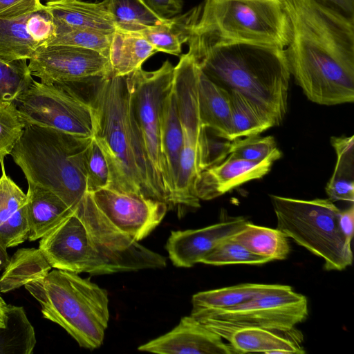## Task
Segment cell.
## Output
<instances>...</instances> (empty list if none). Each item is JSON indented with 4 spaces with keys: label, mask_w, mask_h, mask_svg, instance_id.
I'll list each match as a JSON object with an SVG mask.
<instances>
[{
    "label": "cell",
    "mask_w": 354,
    "mask_h": 354,
    "mask_svg": "<svg viewBox=\"0 0 354 354\" xmlns=\"http://www.w3.org/2000/svg\"><path fill=\"white\" fill-rule=\"evenodd\" d=\"M291 35L285 48L290 75L322 105L354 101V19L317 0H283Z\"/></svg>",
    "instance_id": "6da1fadb"
},
{
    "label": "cell",
    "mask_w": 354,
    "mask_h": 354,
    "mask_svg": "<svg viewBox=\"0 0 354 354\" xmlns=\"http://www.w3.org/2000/svg\"><path fill=\"white\" fill-rule=\"evenodd\" d=\"M39 248L52 268L92 275L162 268L165 257L117 229L86 193L73 213L44 235Z\"/></svg>",
    "instance_id": "7a4b0ae2"
},
{
    "label": "cell",
    "mask_w": 354,
    "mask_h": 354,
    "mask_svg": "<svg viewBox=\"0 0 354 354\" xmlns=\"http://www.w3.org/2000/svg\"><path fill=\"white\" fill-rule=\"evenodd\" d=\"M188 53L203 73L228 93L243 95L275 126L288 109L290 73L285 48L215 40L191 34Z\"/></svg>",
    "instance_id": "3957f363"
},
{
    "label": "cell",
    "mask_w": 354,
    "mask_h": 354,
    "mask_svg": "<svg viewBox=\"0 0 354 354\" xmlns=\"http://www.w3.org/2000/svg\"><path fill=\"white\" fill-rule=\"evenodd\" d=\"M92 140L27 124L10 155L28 183L53 192L74 210L87 193L86 158Z\"/></svg>",
    "instance_id": "277c9868"
},
{
    "label": "cell",
    "mask_w": 354,
    "mask_h": 354,
    "mask_svg": "<svg viewBox=\"0 0 354 354\" xmlns=\"http://www.w3.org/2000/svg\"><path fill=\"white\" fill-rule=\"evenodd\" d=\"M174 72V66L166 60L156 71L141 67L127 75L130 123L149 196L168 207H174V189L162 149L161 115Z\"/></svg>",
    "instance_id": "5b68a950"
},
{
    "label": "cell",
    "mask_w": 354,
    "mask_h": 354,
    "mask_svg": "<svg viewBox=\"0 0 354 354\" xmlns=\"http://www.w3.org/2000/svg\"><path fill=\"white\" fill-rule=\"evenodd\" d=\"M25 288L40 304L44 317L62 327L80 346L93 350L103 344L109 295L90 278L56 269Z\"/></svg>",
    "instance_id": "8992f818"
},
{
    "label": "cell",
    "mask_w": 354,
    "mask_h": 354,
    "mask_svg": "<svg viewBox=\"0 0 354 354\" xmlns=\"http://www.w3.org/2000/svg\"><path fill=\"white\" fill-rule=\"evenodd\" d=\"M91 100L95 111L93 138L108 164V188L149 197L130 123L127 75L97 80Z\"/></svg>",
    "instance_id": "52a82bcc"
},
{
    "label": "cell",
    "mask_w": 354,
    "mask_h": 354,
    "mask_svg": "<svg viewBox=\"0 0 354 354\" xmlns=\"http://www.w3.org/2000/svg\"><path fill=\"white\" fill-rule=\"evenodd\" d=\"M192 34L285 48L291 29L283 0H204Z\"/></svg>",
    "instance_id": "ba28073f"
},
{
    "label": "cell",
    "mask_w": 354,
    "mask_h": 354,
    "mask_svg": "<svg viewBox=\"0 0 354 354\" xmlns=\"http://www.w3.org/2000/svg\"><path fill=\"white\" fill-rule=\"evenodd\" d=\"M277 228L313 254L326 270H343L353 262L351 241L339 223L341 210L330 200L270 196Z\"/></svg>",
    "instance_id": "9c48e42d"
},
{
    "label": "cell",
    "mask_w": 354,
    "mask_h": 354,
    "mask_svg": "<svg viewBox=\"0 0 354 354\" xmlns=\"http://www.w3.org/2000/svg\"><path fill=\"white\" fill-rule=\"evenodd\" d=\"M191 315L228 341L234 332L245 328L288 332L307 318L308 308L304 295L279 285L238 306L192 311Z\"/></svg>",
    "instance_id": "30bf717a"
},
{
    "label": "cell",
    "mask_w": 354,
    "mask_h": 354,
    "mask_svg": "<svg viewBox=\"0 0 354 354\" xmlns=\"http://www.w3.org/2000/svg\"><path fill=\"white\" fill-rule=\"evenodd\" d=\"M199 67L189 53L183 55L174 67L175 92L183 135L180 168L175 187L174 206L197 208L200 200L195 184L202 171L205 128L202 125L198 102Z\"/></svg>",
    "instance_id": "8fae6325"
},
{
    "label": "cell",
    "mask_w": 354,
    "mask_h": 354,
    "mask_svg": "<svg viewBox=\"0 0 354 354\" xmlns=\"http://www.w3.org/2000/svg\"><path fill=\"white\" fill-rule=\"evenodd\" d=\"M15 102L27 124L93 138L95 111L92 102L69 85L45 84L33 80Z\"/></svg>",
    "instance_id": "7c38bea8"
},
{
    "label": "cell",
    "mask_w": 354,
    "mask_h": 354,
    "mask_svg": "<svg viewBox=\"0 0 354 354\" xmlns=\"http://www.w3.org/2000/svg\"><path fill=\"white\" fill-rule=\"evenodd\" d=\"M28 60L31 75L45 84L85 83L111 75L109 57L82 47L46 45L39 47Z\"/></svg>",
    "instance_id": "4fadbf2b"
},
{
    "label": "cell",
    "mask_w": 354,
    "mask_h": 354,
    "mask_svg": "<svg viewBox=\"0 0 354 354\" xmlns=\"http://www.w3.org/2000/svg\"><path fill=\"white\" fill-rule=\"evenodd\" d=\"M97 207L117 229L137 241L161 223L167 203L144 195L103 188L91 193Z\"/></svg>",
    "instance_id": "5bb4252c"
},
{
    "label": "cell",
    "mask_w": 354,
    "mask_h": 354,
    "mask_svg": "<svg viewBox=\"0 0 354 354\" xmlns=\"http://www.w3.org/2000/svg\"><path fill=\"white\" fill-rule=\"evenodd\" d=\"M55 37L51 15L44 8L21 17L0 19V59H29L41 46Z\"/></svg>",
    "instance_id": "9a60e30c"
},
{
    "label": "cell",
    "mask_w": 354,
    "mask_h": 354,
    "mask_svg": "<svg viewBox=\"0 0 354 354\" xmlns=\"http://www.w3.org/2000/svg\"><path fill=\"white\" fill-rule=\"evenodd\" d=\"M159 354H234L230 344L195 317L185 316L168 333L138 348Z\"/></svg>",
    "instance_id": "2e32d148"
},
{
    "label": "cell",
    "mask_w": 354,
    "mask_h": 354,
    "mask_svg": "<svg viewBox=\"0 0 354 354\" xmlns=\"http://www.w3.org/2000/svg\"><path fill=\"white\" fill-rule=\"evenodd\" d=\"M248 221L243 216L196 230L171 231L166 243L169 259L178 268H190L225 239L237 233Z\"/></svg>",
    "instance_id": "e0dca14e"
},
{
    "label": "cell",
    "mask_w": 354,
    "mask_h": 354,
    "mask_svg": "<svg viewBox=\"0 0 354 354\" xmlns=\"http://www.w3.org/2000/svg\"><path fill=\"white\" fill-rule=\"evenodd\" d=\"M281 157L277 149L261 161H253L230 155L222 162L203 170L198 175L195 192L199 200H212L241 185L266 175L273 162Z\"/></svg>",
    "instance_id": "ac0fdd59"
},
{
    "label": "cell",
    "mask_w": 354,
    "mask_h": 354,
    "mask_svg": "<svg viewBox=\"0 0 354 354\" xmlns=\"http://www.w3.org/2000/svg\"><path fill=\"white\" fill-rule=\"evenodd\" d=\"M0 176V242L7 248L28 239L27 196L6 174L4 165Z\"/></svg>",
    "instance_id": "d6986e66"
},
{
    "label": "cell",
    "mask_w": 354,
    "mask_h": 354,
    "mask_svg": "<svg viewBox=\"0 0 354 354\" xmlns=\"http://www.w3.org/2000/svg\"><path fill=\"white\" fill-rule=\"evenodd\" d=\"M55 26L81 28L112 34L116 28L104 3L81 0H57L46 2Z\"/></svg>",
    "instance_id": "ffe728a7"
},
{
    "label": "cell",
    "mask_w": 354,
    "mask_h": 354,
    "mask_svg": "<svg viewBox=\"0 0 354 354\" xmlns=\"http://www.w3.org/2000/svg\"><path fill=\"white\" fill-rule=\"evenodd\" d=\"M26 210L28 240L33 241L56 227L73 210L53 192L28 183Z\"/></svg>",
    "instance_id": "44dd1931"
},
{
    "label": "cell",
    "mask_w": 354,
    "mask_h": 354,
    "mask_svg": "<svg viewBox=\"0 0 354 354\" xmlns=\"http://www.w3.org/2000/svg\"><path fill=\"white\" fill-rule=\"evenodd\" d=\"M198 102L202 125L230 140L231 102L230 93L208 79L199 68Z\"/></svg>",
    "instance_id": "7402d4cb"
},
{
    "label": "cell",
    "mask_w": 354,
    "mask_h": 354,
    "mask_svg": "<svg viewBox=\"0 0 354 354\" xmlns=\"http://www.w3.org/2000/svg\"><path fill=\"white\" fill-rule=\"evenodd\" d=\"M295 328L288 337L277 334L274 330L263 328H245L234 332L230 337L229 344L236 353H296L302 354L305 351L299 343L298 333Z\"/></svg>",
    "instance_id": "603a6c76"
},
{
    "label": "cell",
    "mask_w": 354,
    "mask_h": 354,
    "mask_svg": "<svg viewBox=\"0 0 354 354\" xmlns=\"http://www.w3.org/2000/svg\"><path fill=\"white\" fill-rule=\"evenodd\" d=\"M201 8V6L195 7L184 15L175 16L137 33L145 39L157 52L179 55L182 44L188 41L198 19Z\"/></svg>",
    "instance_id": "cb8c5ba5"
},
{
    "label": "cell",
    "mask_w": 354,
    "mask_h": 354,
    "mask_svg": "<svg viewBox=\"0 0 354 354\" xmlns=\"http://www.w3.org/2000/svg\"><path fill=\"white\" fill-rule=\"evenodd\" d=\"M157 50L137 32L115 30L109 58L112 76H127L141 68L142 63Z\"/></svg>",
    "instance_id": "d4e9b609"
},
{
    "label": "cell",
    "mask_w": 354,
    "mask_h": 354,
    "mask_svg": "<svg viewBox=\"0 0 354 354\" xmlns=\"http://www.w3.org/2000/svg\"><path fill=\"white\" fill-rule=\"evenodd\" d=\"M51 266L39 248H20L10 259L0 277V292H8L44 278Z\"/></svg>",
    "instance_id": "484cf974"
},
{
    "label": "cell",
    "mask_w": 354,
    "mask_h": 354,
    "mask_svg": "<svg viewBox=\"0 0 354 354\" xmlns=\"http://www.w3.org/2000/svg\"><path fill=\"white\" fill-rule=\"evenodd\" d=\"M354 136L332 137L331 145L337 161L334 171L326 187L332 202L354 201Z\"/></svg>",
    "instance_id": "4316f807"
},
{
    "label": "cell",
    "mask_w": 354,
    "mask_h": 354,
    "mask_svg": "<svg viewBox=\"0 0 354 354\" xmlns=\"http://www.w3.org/2000/svg\"><path fill=\"white\" fill-rule=\"evenodd\" d=\"M161 143L169 176L175 194V187L179 172L180 159L183 149V135L173 86L166 96L162 106Z\"/></svg>",
    "instance_id": "83f0119b"
},
{
    "label": "cell",
    "mask_w": 354,
    "mask_h": 354,
    "mask_svg": "<svg viewBox=\"0 0 354 354\" xmlns=\"http://www.w3.org/2000/svg\"><path fill=\"white\" fill-rule=\"evenodd\" d=\"M251 252L274 260H283L290 252L287 236L279 229L254 225L248 221L232 236Z\"/></svg>",
    "instance_id": "f1b7e54d"
},
{
    "label": "cell",
    "mask_w": 354,
    "mask_h": 354,
    "mask_svg": "<svg viewBox=\"0 0 354 354\" xmlns=\"http://www.w3.org/2000/svg\"><path fill=\"white\" fill-rule=\"evenodd\" d=\"M279 284L243 283L203 291L192 296V311L230 308L263 292L274 290Z\"/></svg>",
    "instance_id": "f546056e"
},
{
    "label": "cell",
    "mask_w": 354,
    "mask_h": 354,
    "mask_svg": "<svg viewBox=\"0 0 354 354\" xmlns=\"http://www.w3.org/2000/svg\"><path fill=\"white\" fill-rule=\"evenodd\" d=\"M6 315L5 326L0 328V354H31L36 338L24 308L8 304Z\"/></svg>",
    "instance_id": "4dcf8cb0"
},
{
    "label": "cell",
    "mask_w": 354,
    "mask_h": 354,
    "mask_svg": "<svg viewBox=\"0 0 354 354\" xmlns=\"http://www.w3.org/2000/svg\"><path fill=\"white\" fill-rule=\"evenodd\" d=\"M231 133L230 140L259 135L275 126L273 120L243 95L230 92Z\"/></svg>",
    "instance_id": "1f68e13d"
},
{
    "label": "cell",
    "mask_w": 354,
    "mask_h": 354,
    "mask_svg": "<svg viewBox=\"0 0 354 354\" xmlns=\"http://www.w3.org/2000/svg\"><path fill=\"white\" fill-rule=\"evenodd\" d=\"M116 30L138 32L150 26L160 24L162 19L141 0H103Z\"/></svg>",
    "instance_id": "d6a6232c"
},
{
    "label": "cell",
    "mask_w": 354,
    "mask_h": 354,
    "mask_svg": "<svg viewBox=\"0 0 354 354\" xmlns=\"http://www.w3.org/2000/svg\"><path fill=\"white\" fill-rule=\"evenodd\" d=\"M113 33L55 26V37L47 45H68L92 49L109 57Z\"/></svg>",
    "instance_id": "836d02e7"
},
{
    "label": "cell",
    "mask_w": 354,
    "mask_h": 354,
    "mask_svg": "<svg viewBox=\"0 0 354 354\" xmlns=\"http://www.w3.org/2000/svg\"><path fill=\"white\" fill-rule=\"evenodd\" d=\"M32 80L27 59L6 62L0 59V102L15 101Z\"/></svg>",
    "instance_id": "e575fe53"
},
{
    "label": "cell",
    "mask_w": 354,
    "mask_h": 354,
    "mask_svg": "<svg viewBox=\"0 0 354 354\" xmlns=\"http://www.w3.org/2000/svg\"><path fill=\"white\" fill-rule=\"evenodd\" d=\"M27 122L20 114L15 101L0 102V164L10 155L21 137Z\"/></svg>",
    "instance_id": "d590c367"
},
{
    "label": "cell",
    "mask_w": 354,
    "mask_h": 354,
    "mask_svg": "<svg viewBox=\"0 0 354 354\" xmlns=\"http://www.w3.org/2000/svg\"><path fill=\"white\" fill-rule=\"evenodd\" d=\"M270 261L268 259L257 255L239 243L228 238L206 255L201 263L212 266L232 264L258 265Z\"/></svg>",
    "instance_id": "8d00e7d4"
},
{
    "label": "cell",
    "mask_w": 354,
    "mask_h": 354,
    "mask_svg": "<svg viewBox=\"0 0 354 354\" xmlns=\"http://www.w3.org/2000/svg\"><path fill=\"white\" fill-rule=\"evenodd\" d=\"M277 149L274 137L254 135L232 140L230 155L248 160L261 161Z\"/></svg>",
    "instance_id": "74e56055"
},
{
    "label": "cell",
    "mask_w": 354,
    "mask_h": 354,
    "mask_svg": "<svg viewBox=\"0 0 354 354\" xmlns=\"http://www.w3.org/2000/svg\"><path fill=\"white\" fill-rule=\"evenodd\" d=\"M86 190L93 193L106 188L110 183V174L106 160L93 138L86 158Z\"/></svg>",
    "instance_id": "f35d334b"
},
{
    "label": "cell",
    "mask_w": 354,
    "mask_h": 354,
    "mask_svg": "<svg viewBox=\"0 0 354 354\" xmlns=\"http://www.w3.org/2000/svg\"><path fill=\"white\" fill-rule=\"evenodd\" d=\"M212 133L209 136L205 128L202 171L222 162L230 153L231 141Z\"/></svg>",
    "instance_id": "ab89813d"
},
{
    "label": "cell",
    "mask_w": 354,
    "mask_h": 354,
    "mask_svg": "<svg viewBox=\"0 0 354 354\" xmlns=\"http://www.w3.org/2000/svg\"><path fill=\"white\" fill-rule=\"evenodd\" d=\"M42 0H0V19H15L44 8Z\"/></svg>",
    "instance_id": "60d3db41"
},
{
    "label": "cell",
    "mask_w": 354,
    "mask_h": 354,
    "mask_svg": "<svg viewBox=\"0 0 354 354\" xmlns=\"http://www.w3.org/2000/svg\"><path fill=\"white\" fill-rule=\"evenodd\" d=\"M151 10L162 19H171L180 13L181 0H141Z\"/></svg>",
    "instance_id": "b9f144b4"
},
{
    "label": "cell",
    "mask_w": 354,
    "mask_h": 354,
    "mask_svg": "<svg viewBox=\"0 0 354 354\" xmlns=\"http://www.w3.org/2000/svg\"><path fill=\"white\" fill-rule=\"evenodd\" d=\"M324 5L340 13L344 17L354 19V0H317Z\"/></svg>",
    "instance_id": "7bdbcfd3"
},
{
    "label": "cell",
    "mask_w": 354,
    "mask_h": 354,
    "mask_svg": "<svg viewBox=\"0 0 354 354\" xmlns=\"http://www.w3.org/2000/svg\"><path fill=\"white\" fill-rule=\"evenodd\" d=\"M339 223L342 233L351 242L354 229V206L353 203L350 207L340 212Z\"/></svg>",
    "instance_id": "ee69618b"
},
{
    "label": "cell",
    "mask_w": 354,
    "mask_h": 354,
    "mask_svg": "<svg viewBox=\"0 0 354 354\" xmlns=\"http://www.w3.org/2000/svg\"><path fill=\"white\" fill-rule=\"evenodd\" d=\"M9 261L10 257L7 252V248L0 242V271L5 269Z\"/></svg>",
    "instance_id": "f6af8a7d"
},
{
    "label": "cell",
    "mask_w": 354,
    "mask_h": 354,
    "mask_svg": "<svg viewBox=\"0 0 354 354\" xmlns=\"http://www.w3.org/2000/svg\"><path fill=\"white\" fill-rule=\"evenodd\" d=\"M7 305L0 295V328L4 327L6 324Z\"/></svg>",
    "instance_id": "bcb514c9"
},
{
    "label": "cell",
    "mask_w": 354,
    "mask_h": 354,
    "mask_svg": "<svg viewBox=\"0 0 354 354\" xmlns=\"http://www.w3.org/2000/svg\"><path fill=\"white\" fill-rule=\"evenodd\" d=\"M45 1H46V2H47V1H57V0H45Z\"/></svg>",
    "instance_id": "7dc6e473"
}]
</instances>
